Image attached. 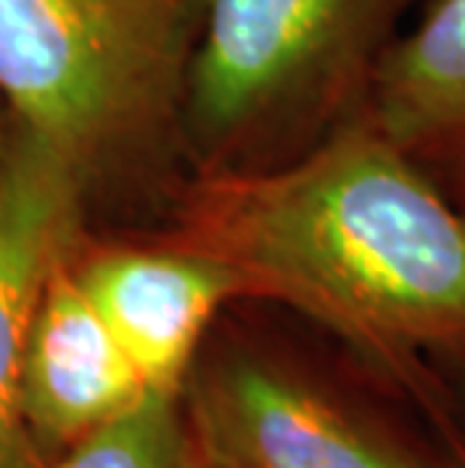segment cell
I'll return each instance as SVG.
<instances>
[{
	"label": "cell",
	"mask_w": 465,
	"mask_h": 468,
	"mask_svg": "<svg viewBox=\"0 0 465 468\" xmlns=\"http://www.w3.org/2000/svg\"><path fill=\"white\" fill-rule=\"evenodd\" d=\"M173 245L387 372L465 356V206L365 118L281 166L200 176Z\"/></svg>",
	"instance_id": "cell-1"
},
{
	"label": "cell",
	"mask_w": 465,
	"mask_h": 468,
	"mask_svg": "<svg viewBox=\"0 0 465 468\" xmlns=\"http://www.w3.org/2000/svg\"><path fill=\"white\" fill-rule=\"evenodd\" d=\"M209 0H0L13 122L97 173L185 143L187 76Z\"/></svg>",
	"instance_id": "cell-2"
},
{
	"label": "cell",
	"mask_w": 465,
	"mask_h": 468,
	"mask_svg": "<svg viewBox=\"0 0 465 468\" xmlns=\"http://www.w3.org/2000/svg\"><path fill=\"white\" fill-rule=\"evenodd\" d=\"M408 0H209L185 101L200 176L296 161L365 115Z\"/></svg>",
	"instance_id": "cell-3"
},
{
	"label": "cell",
	"mask_w": 465,
	"mask_h": 468,
	"mask_svg": "<svg viewBox=\"0 0 465 468\" xmlns=\"http://www.w3.org/2000/svg\"><path fill=\"white\" fill-rule=\"evenodd\" d=\"M88 178L46 136L0 139V468H46L22 411L27 335L55 269L76 257Z\"/></svg>",
	"instance_id": "cell-4"
},
{
	"label": "cell",
	"mask_w": 465,
	"mask_h": 468,
	"mask_svg": "<svg viewBox=\"0 0 465 468\" xmlns=\"http://www.w3.org/2000/svg\"><path fill=\"white\" fill-rule=\"evenodd\" d=\"M194 423L203 456L227 468H414L312 387L251 356L196 381Z\"/></svg>",
	"instance_id": "cell-5"
},
{
	"label": "cell",
	"mask_w": 465,
	"mask_h": 468,
	"mask_svg": "<svg viewBox=\"0 0 465 468\" xmlns=\"http://www.w3.org/2000/svg\"><path fill=\"white\" fill-rule=\"evenodd\" d=\"M76 278L152 393L179 396L196 345L242 282L194 248H112L73 263Z\"/></svg>",
	"instance_id": "cell-6"
},
{
	"label": "cell",
	"mask_w": 465,
	"mask_h": 468,
	"mask_svg": "<svg viewBox=\"0 0 465 468\" xmlns=\"http://www.w3.org/2000/svg\"><path fill=\"white\" fill-rule=\"evenodd\" d=\"M55 269L27 335L22 411L39 451L85 441L152 393L76 278Z\"/></svg>",
	"instance_id": "cell-7"
},
{
	"label": "cell",
	"mask_w": 465,
	"mask_h": 468,
	"mask_svg": "<svg viewBox=\"0 0 465 468\" xmlns=\"http://www.w3.org/2000/svg\"><path fill=\"white\" fill-rule=\"evenodd\" d=\"M363 118L427 166L465 154V0H432L393 39Z\"/></svg>",
	"instance_id": "cell-8"
},
{
	"label": "cell",
	"mask_w": 465,
	"mask_h": 468,
	"mask_svg": "<svg viewBox=\"0 0 465 468\" xmlns=\"http://www.w3.org/2000/svg\"><path fill=\"white\" fill-rule=\"evenodd\" d=\"M175 393H145L131 411L67 451L55 468H185V430Z\"/></svg>",
	"instance_id": "cell-9"
},
{
	"label": "cell",
	"mask_w": 465,
	"mask_h": 468,
	"mask_svg": "<svg viewBox=\"0 0 465 468\" xmlns=\"http://www.w3.org/2000/svg\"><path fill=\"white\" fill-rule=\"evenodd\" d=\"M441 169H444V176H448V185L444 187H448V191L465 206V154L453 157V161H448V164H441Z\"/></svg>",
	"instance_id": "cell-10"
},
{
	"label": "cell",
	"mask_w": 465,
	"mask_h": 468,
	"mask_svg": "<svg viewBox=\"0 0 465 468\" xmlns=\"http://www.w3.org/2000/svg\"><path fill=\"white\" fill-rule=\"evenodd\" d=\"M185 468H227V465L215 463V460H206V456H203V463H200V465H185Z\"/></svg>",
	"instance_id": "cell-11"
}]
</instances>
